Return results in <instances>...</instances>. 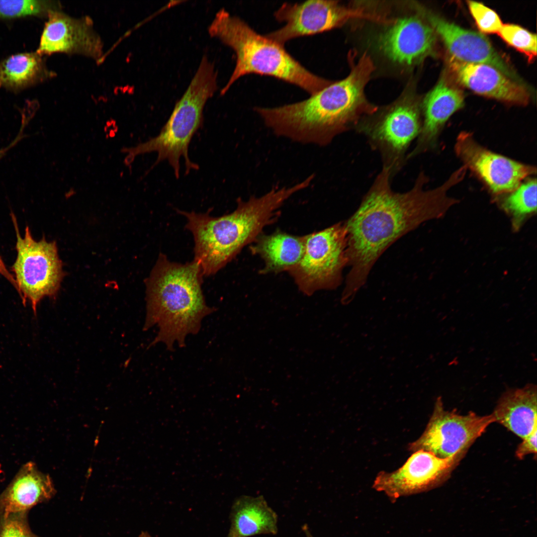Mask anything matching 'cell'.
<instances>
[{
	"label": "cell",
	"mask_w": 537,
	"mask_h": 537,
	"mask_svg": "<svg viewBox=\"0 0 537 537\" xmlns=\"http://www.w3.org/2000/svg\"><path fill=\"white\" fill-rule=\"evenodd\" d=\"M373 68L369 57L364 55L353 64L346 78L332 82L309 98L278 107H256L255 111L277 136L326 146L377 108L364 93Z\"/></svg>",
	"instance_id": "2"
},
{
	"label": "cell",
	"mask_w": 537,
	"mask_h": 537,
	"mask_svg": "<svg viewBox=\"0 0 537 537\" xmlns=\"http://www.w3.org/2000/svg\"><path fill=\"white\" fill-rule=\"evenodd\" d=\"M537 386L528 384L505 392L492 414L495 422L522 439L537 426Z\"/></svg>",
	"instance_id": "20"
},
{
	"label": "cell",
	"mask_w": 537,
	"mask_h": 537,
	"mask_svg": "<svg viewBox=\"0 0 537 537\" xmlns=\"http://www.w3.org/2000/svg\"><path fill=\"white\" fill-rule=\"evenodd\" d=\"M302 529L303 532L305 534L306 537H314L307 525H304L302 526Z\"/></svg>",
	"instance_id": "32"
},
{
	"label": "cell",
	"mask_w": 537,
	"mask_h": 537,
	"mask_svg": "<svg viewBox=\"0 0 537 537\" xmlns=\"http://www.w3.org/2000/svg\"><path fill=\"white\" fill-rule=\"evenodd\" d=\"M436 41V33L426 19L409 15L395 19L379 33L376 46L393 63L412 66L433 55Z\"/></svg>",
	"instance_id": "14"
},
{
	"label": "cell",
	"mask_w": 537,
	"mask_h": 537,
	"mask_svg": "<svg viewBox=\"0 0 537 537\" xmlns=\"http://www.w3.org/2000/svg\"><path fill=\"white\" fill-rule=\"evenodd\" d=\"M537 179H529L508 193L501 206L512 216L514 228L517 230L527 216L537 211Z\"/></svg>",
	"instance_id": "24"
},
{
	"label": "cell",
	"mask_w": 537,
	"mask_h": 537,
	"mask_svg": "<svg viewBox=\"0 0 537 537\" xmlns=\"http://www.w3.org/2000/svg\"><path fill=\"white\" fill-rule=\"evenodd\" d=\"M27 513L0 517V537H37L31 531Z\"/></svg>",
	"instance_id": "28"
},
{
	"label": "cell",
	"mask_w": 537,
	"mask_h": 537,
	"mask_svg": "<svg viewBox=\"0 0 537 537\" xmlns=\"http://www.w3.org/2000/svg\"><path fill=\"white\" fill-rule=\"evenodd\" d=\"M464 454L442 458L429 451H416L398 469L379 472L373 487L385 493L392 502L402 496L426 491L445 480Z\"/></svg>",
	"instance_id": "13"
},
{
	"label": "cell",
	"mask_w": 537,
	"mask_h": 537,
	"mask_svg": "<svg viewBox=\"0 0 537 537\" xmlns=\"http://www.w3.org/2000/svg\"><path fill=\"white\" fill-rule=\"evenodd\" d=\"M217 73L214 65L204 55L187 88L176 103L168 120L159 133L135 147H123L121 152L138 155L156 152L157 160L149 171L163 161H167L175 177L180 176V161L184 160L185 174L197 170L188 154L191 140L203 123V109L208 100L217 90Z\"/></svg>",
	"instance_id": "6"
},
{
	"label": "cell",
	"mask_w": 537,
	"mask_h": 537,
	"mask_svg": "<svg viewBox=\"0 0 537 537\" xmlns=\"http://www.w3.org/2000/svg\"><path fill=\"white\" fill-rule=\"evenodd\" d=\"M454 151L467 170L476 175L494 195L513 191L525 179L536 174L535 167L483 147L469 132L462 131L457 135Z\"/></svg>",
	"instance_id": "11"
},
{
	"label": "cell",
	"mask_w": 537,
	"mask_h": 537,
	"mask_svg": "<svg viewBox=\"0 0 537 537\" xmlns=\"http://www.w3.org/2000/svg\"><path fill=\"white\" fill-rule=\"evenodd\" d=\"M537 432V426L528 436L523 439V442L518 446L516 451V455L518 458L522 459L529 454H536Z\"/></svg>",
	"instance_id": "29"
},
{
	"label": "cell",
	"mask_w": 537,
	"mask_h": 537,
	"mask_svg": "<svg viewBox=\"0 0 537 537\" xmlns=\"http://www.w3.org/2000/svg\"><path fill=\"white\" fill-rule=\"evenodd\" d=\"M306 239V235L294 236L278 230L269 235L261 234L251 247L252 253L264 263L260 273L288 271L302 258Z\"/></svg>",
	"instance_id": "22"
},
{
	"label": "cell",
	"mask_w": 537,
	"mask_h": 537,
	"mask_svg": "<svg viewBox=\"0 0 537 537\" xmlns=\"http://www.w3.org/2000/svg\"><path fill=\"white\" fill-rule=\"evenodd\" d=\"M42 56L35 52L12 55L0 61V88L18 91L52 78Z\"/></svg>",
	"instance_id": "23"
},
{
	"label": "cell",
	"mask_w": 537,
	"mask_h": 537,
	"mask_svg": "<svg viewBox=\"0 0 537 537\" xmlns=\"http://www.w3.org/2000/svg\"><path fill=\"white\" fill-rule=\"evenodd\" d=\"M0 274L4 277L17 289L16 281L14 276L7 269L3 261L0 256Z\"/></svg>",
	"instance_id": "30"
},
{
	"label": "cell",
	"mask_w": 537,
	"mask_h": 537,
	"mask_svg": "<svg viewBox=\"0 0 537 537\" xmlns=\"http://www.w3.org/2000/svg\"><path fill=\"white\" fill-rule=\"evenodd\" d=\"M509 45L533 60L537 55V36L523 27L514 24H503L498 32Z\"/></svg>",
	"instance_id": "26"
},
{
	"label": "cell",
	"mask_w": 537,
	"mask_h": 537,
	"mask_svg": "<svg viewBox=\"0 0 537 537\" xmlns=\"http://www.w3.org/2000/svg\"><path fill=\"white\" fill-rule=\"evenodd\" d=\"M447 64L456 81L474 92L509 104L526 105L530 95L523 84L489 65L459 61L448 55Z\"/></svg>",
	"instance_id": "17"
},
{
	"label": "cell",
	"mask_w": 537,
	"mask_h": 537,
	"mask_svg": "<svg viewBox=\"0 0 537 537\" xmlns=\"http://www.w3.org/2000/svg\"><path fill=\"white\" fill-rule=\"evenodd\" d=\"M303 188L302 184L298 183L273 188L247 201L238 198L235 210L217 217L210 216V210L204 213L178 210L186 219L185 228L193 237V260L200 266L203 276L215 274L245 246L254 242L263 229L277 219L283 204Z\"/></svg>",
	"instance_id": "3"
},
{
	"label": "cell",
	"mask_w": 537,
	"mask_h": 537,
	"mask_svg": "<svg viewBox=\"0 0 537 537\" xmlns=\"http://www.w3.org/2000/svg\"><path fill=\"white\" fill-rule=\"evenodd\" d=\"M135 157L131 154H128L124 160V163L127 166H130Z\"/></svg>",
	"instance_id": "31"
},
{
	"label": "cell",
	"mask_w": 537,
	"mask_h": 537,
	"mask_svg": "<svg viewBox=\"0 0 537 537\" xmlns=\"http://www.w3.org/2000/svg\"><path fill=\"white\" fill-rule=\"evenodd\" d=\"M56 490L51 477L29 461L19 469L0 494V517L27 513L33 506L51 499Z\"/></svg>",
	"instance_id": "19"
},
{
	"label": "cell",
	"mask_w": 537,
	"mask_h": 537,
	"mask_svg": "<svg viewBox=\"0 0 537 537\" xmlns=\"http://www.w3.org/2000/svg\"><path fill=\"white\" fill-rule=\"evenodd\" d=\"M16 236V260L11 267L17 289L23 304L28 300L34 314L40 301L46 296L55 297L64 275L56 243L33 238L26 226L22 237L15 216L11 214Z\"/></svg>",
	"instance_id": "8"
},
{
	"label": "cell",
	"mask_w": 537,
	"mask_h": 537,
	"mask_svg": "<svg viewBox=\"0 0 537 537\" xmlns=\"http://www.w3.org/2000/svg\"><path fill=\"white\" fill-rule=\"evenodd\" d=\"M495 422L492 414L479 416L470 412L462 415L453 410H445L442 398L438 397L424 432L409 444L408 449L429 451L442 458L465 454L488 426Z\"/></svg>",
	"instance_id": "10"
},
{
	"label": "cell",
	"mask_w": 537,
	"mask_h": 537,
	"mask_svg": "<svg viewBox=\"0 0 537 537\" xmlns=\"http://www.w3.org/2000/svg\"><path fill=\"white\" fill-rule=\"evenodd\" d=\"M208 32L230 47L236 54V65L220 90L221 95H224L238 79L250 74L274 77L296 85L311 95L332 83L308 71L283 45L258 33L244 20L224 8L216 13L208 26Z\"/></svg>",
	"instance_id": "5"
},
{
	"label": "cell",
	"mask_w": 537,
	"mask_h": 537,
	"mask_svg": "<svg viewBox=\"0 0 537 537\" xmlns=\"http://www.w3.org/2000/svg\"><path fill=\"white\" fill-rule=\"evenodd\" d=\"M203 276L195 261L176 263L159 254L145 281L147 314L143 330L155 325L159 328L150 347L162 342L172 351L175 342L183 347L188 335L198 333L203 318L215 310L206 303Z\"/></svg>",
	"instance_id": "4"
},
{
	"label": "cell",
	"mask_w": 537,
	"mask_h": 537,
	"mask_svg": "<svg viewBox=\"0 0 537 537\" xmlns=\"http://www.w3.org/2000/svg\"><path fill=\"white\" fill-rule=\"evenodd\" d=\"M347 231L339 222L306 235L304 254L288 270L299 290L310 296L321 290H333L342 282L348 266Z\"/></svg>",
	"instance_id": "9"
},
{
	"label": "cell",
	"mask_w": 537,
	"mask_h": 537,
	"mask_svg": "<svg viewBox=\"0 0 537 537\" xmlns=\"http://www.w3.org/2000/svg\"><path fill=\"white\" fill-rule=\"evenodd\" d=\"M422 123L419 101L406 95L364 115L354 129L365 137L373 150L380 153L382 167L388 169L392 179L406 163L407 151L419 136Z\"/></svg>",
	"instance_id": "7"
},
{
	"label": "cell",
	"mask_w": 537,
	"mask_h": 537,
	"mask_svg": "<svg viewBox=\"0 0 537 537\" xmlns=\"http://www.w3.org/2000/svg\"><path fill=\"white\" fill-rule=\"evenodd\" d=\"M47 18L37 53L42 56L63 53L101 58L103 44L89 17L77 18L59 10L51 13Z\"/></svg>",
	"instance_id": "15"
},
{
	"label": "cell",
	"mask_w": 537,
	"mask_h": 537,
	"mask_svg": "<svg viewBox=\"0 0 537 537\" xmlns=\"http://www.w3.org/2000/svg\"><path fill=\"white\" fill-rule=\"evenodd\" d=\"M422 13L441 37L450 56L463 62L491 66L522 83L512 67L484 35L462 28L429 11L422 10Z\"/></svg>",
	"instance_id": "16"
},
{
	"label": "cell",
	"mask_w": 537,
	"mask_h": 537,
	"mask_svg": "<svg viewBox=\"0 0 537 537\" xmlns=\"http://www.w3.org/2000/svg\"><path fill=\"white\" fill-rule=\"evenodd\" d=\"M470 13L480 30L486 33H498L503 24L492 9L478 2L467 1Z\"/></svg>",
	"instance_id": "27"
},
{
	"label": "cell",
	"mask_w": 537,
	"mask_h": 537,
	"mask_svg": "<svg viewBox=\"0 0 537 537\" xmlns=\"http://www.w3.org/2000/svg\"><path fill=\"white\" fill-rule=\"evenodd\" d=\"M465 173L458 169L440 186L426 190L428 178L421 172L412 188L393 191L388 169L382 167L355 212L344 222L347 231L348 266H350L342 294L347 305L366 282L377 260L393 243L428 220L445 215L458 203L448 190L460 182Z\"/></svg>",
	"instance_id": "1"
},
{
	"label": "cell",
	"mask_w": 537,
	"mask_h": 537,
	"mask_svg": "<svg viewBox=\"0 0 537 537\" xmlns=\"http://www.w3.org/2000/svg\"><path fill=\"white\" fill-rule=\"evenodd\" d=\"M464 104L462 92L444 78L425 97L421 104L422 123L416 144L407 160L434 149L445 123Z\"/></svg>",
	"instance_id": "18"
},
{
	"label": "cell",
	"mask_w": 537,
	"mask_h": 537,
	"mask_svg": "<svg viewBox=\"0 0 537 537\" xmlns=\"http://www.w3.org/2000/svg\"><path fill=\"white\" fill-rule=\"evenodd\" d=\"M274 16L285 25L266 36L283 45L293 38L340 27L352 18L372 17L362 11L347 8L338 1L324 0L285 2L274 12Z\"/></svg>",
	"instance_id": "12"
},
{
	"label": "cell",
	"mask_w": 537,
	"mask_h": 537,
	"mask_svg": "<svg viewBox=\"0 0 537 537\" xmlns=\"http://www.w3.org/2000/svg\"><path fill=\"white\" fill-rule=\"evenodd\" d=\"M227 537H250L277 533L278 516L263 496L237 498L230 513Z\"/></svg>",
	"instance_id": "21"
},
{
	"label": "cell",
	"mask_w": 537,
	"mask_h": 537,
	"mask_svg": "<svg viewBox=\"0 0 537 537\" xmlns=\"http://www.w3.org/2000/svg\"><path fill=\"white\" fill-rule=\"evenodd\" d=\"M61 4L55 0H0V18H13L34 16L48 17L61 10Z\"/></svg>",
	"instance_id": "25"
}]
</instances>
